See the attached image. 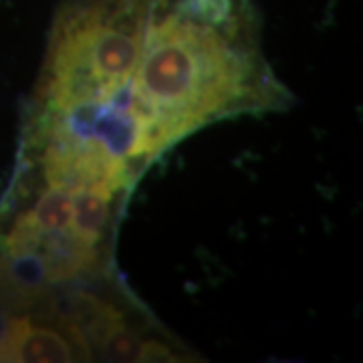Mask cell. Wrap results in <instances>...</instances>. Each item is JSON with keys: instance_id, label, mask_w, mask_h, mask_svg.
<instances>
[{"instance_id": "5b68a950", "label": "cell", "mask_w": 363, "mask_h": 363, "mask_svg": "<svg viewBox=\"0 0 363 363\" xmlns=\"http://www.w3.org/2000/svg\"><path fill=\"white\" fill-rule=\"evenodd\" d=\"M143 339L140 337L138 331L130 329L128 325H121L113 329L111 333H107L105 339L99 343V351L107 362H138V353Z\"/></svg>"}, {"instance_id": "7a4b0ae2", "label": "cell", "mask_w": 363, "mask_h": 363, "mask_svg": "<svg viewBox=\"0 0 363 363\" xmlns=\"http://www.w3.org/2000/svg\"><path fill=\"white\" fill-rule=\"evenodd\" d=\"M89 341L69 323H35L30 317H14L11 341L2 362L69 363L93 359Z\"/></svg>"}, {"instance_id": "8992f818", "label": "cell", "mask_w": 363, "mask_h": 363, "mask_svg": "<svg viewBox=\"0 0 363 363\" xmlns=\"http://www.w3.org/2000/svg\"><path fill=\"white\" fill-rule=\"evenodd\" d=\"M186 357H180V353L169 347L164 339H143L142 345H140V353H138V362H164V363H174V362H184Z\"/></svg>"}, {"instance_id": "3957f363", "label": "cell", "mask_w": 363, "mask_h": 363, "mask_svg": "<svg viewBox=\"0 0 363 363\" xmlns=\"http://www.w3.org/2000/svg\"><path fill=\"white\" fill-rule=\"evenodd\" d=\"M113 196L116 192L101 190V188L83 190V192L75 194L71 228L77 238H81L91 247H97L104 240L107 224L111 220Z\"/></svg>"}, {"instance_id": "52a82bcc", "label": "cell", "mask_w": 363, "mask_h": 363, "mask_svg": "<svg viewBox=\"0 0 363 363\" xmlns=\"http://www.w3.org/2000/svg\"><path fill=\"white\" fill-rule=\"evenodd\" d=\"M13 309H9L4 303H0V362L4 357V351L9 347V341H11V331H13Z\"/></svg>"}, {"instance_id": "6da1fadb", "label": "cell", "mask_w": 363, "mask_h": 363, "mask_svg": "<svg viewBox=\"0 0 363 363\" xmlns=\"http://www.w3.org/2000/svg\"><path fill=\"white\" fill-rule=\"evenodd\" d=\"M247 16L212 25L186 0H152L142 52L128 87L166 145L272 93L260 89L257 52L247 45Z\"/></svg>"}, {"instance_id": "277c9868", "label": "cell", "mask_w": 363, "mask_h": 363, "mask_svg": "<svg viewBox=\"0 0 363 363\" xmlns=\"http://www.w3.org/2000/svg\"><path fill=\"white\" fill-rule=\"evenodd\" d=\"M73 202L75 196L61 188H49L45 194L35 202V206L26 210L33 224L43 234L61 233L67 230L73 216Z\"/></svg>"}]
</instances>
